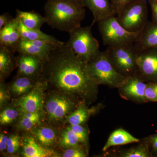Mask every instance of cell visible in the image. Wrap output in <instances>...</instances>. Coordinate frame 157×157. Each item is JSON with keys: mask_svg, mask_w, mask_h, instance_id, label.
<instances>
[{"mask_svg": "<svg viewBox=\"0 0 157 157\" xmlns=\"http://www.w3.org/2000/svg\"><path fill=\"white\" fill-rule=\"evenodd\" d=\"M42 74L68 94L87 97L98 85L89 73L87 63L73 53L66 42L51 52L44 62Z\"/></svg>", "mask_w": 157, "mask_h": 157, "instance_id": "obj_1", "label": "cell"}, {"mask_svg": "<svg viewBox=\"0 0 157 157\" xmlns=\"http://www.w3.org/2000/svg\"><path fill=\"white\" fill-rule=\"evenodd\" d=\"M84 7L66 0H47L44 6L46 23L52 28L70 33L81 26Z\"/></svg>", "mask_w": 157, "mask_h": 157, "instance_id": "obj_2", "label": "cell"}, {"mask_svg": "<svg viewBox=\"0 0 157 157\" xmlns=\"http://www.w3.org/2000/svg\"><path fill=\"white\" fill-rule=\"evenodd\" d=\"M93 25L81 26L69 33L70 37L66 45L73 53L88 63L94 59L101 52L99 42L93 36Z\"/></svg>", "mask_w": 157, "mask_h": 157, "instance_id": "obj_3", "label": "cell"}, {"mask_svg": "<svg viewBox=\"0 0 157 157\" xmlns=\"http://www.w3.org/2000/svg\"><path fill=\"white\" fill-rule=\"evenodd\" d=\"M98 23L103 44L108 47L134 44L140 33L127 30L120 23L115 15L106 17Z\"/></svg>", "mask_w": 157, "mask_h": 157, "instance_id": "obj_4", "label": "cell"}, {"mask_svg": "<svg viewBox=\"0 0 157 157\" xmlns=\"http://www.w3.org/2000/svg\"><path fill=\"white\" fill-rule=\"evenodd\" d=\"M87 68L91 77L98 84L120 87L127 78L117 71L105 51L88 62Z\"/></svg>", "mask_w": 157, "mask_h": 157, "instance_id": "obj_5", "label": "cell"}, {"mask_svg": "<svg viewBox=\"0 0 157 157\" xmlns=\"http://www.w3.org/2000/svg\"><path fill=\"white\" fill-rule=\"evenodd\" d=\"M114 67L123 76H136L137 52L134 44L117 47H107L105 50Z\"/></svg>", "mask_w": 157, "mask_h": 157, "instance_id": "obj_6", "label": "cell"}, {"mask_svg": "<svg viewBox=\"0 0 157 157\" xmlns=\"http://www.w3.org/2000/svg\"><path fill=\"white\" fill-rule=\"evenodd\" d=\"M147 0H135L124 7L117 14L120 23L127 30L139 33L148 21Z\"/></svg>", "mask_w": 157, "mask_h": 157, "instance_id": "obj_7", "label": "cell"}, {"mask_svg": "<svg viewBox=\"0 0 157 157\" xmlns=\"http://www.w3.org/2000/svg\"><path fill=\"white\" fill-rule=\"evenodd\" d=\"M75 106V103L65 94H55L46 101L45 110L48 120L57 123L72 113Z\"/></svg>", "mask_w": 157, "mask_h": 157, "instance_id": "obj_8", "label": "cell"}, {"mask_svg": "<svg viewBox=\"0 0 157 157\" xmlns=\"http://www.w3.org/2000/svg\"><path fill=\"white\" fill-rule=\"evenodd\" d=\"M136 76L143 81L157 82V48H149L137 52Z\"/></svg>", "mask_w": 157, "mask_h": 157, "instance_id": "obj_9", "label": "cell"}, {"mask_svg": "<svg viewBox=\"0 0 157 157\" xmlns=\"http://www.w3.org/2000/svg\"><path fill=\"white\" fill-rule=\"evenodd\" d=\"M58 45L46 41H29L21 39L14 48V52L38 57L45 62L51 52Z\"/></svg>", "mask_w": 157, "mask_h": 157, "instance_id": "obj_10", "label": "cell"}, {"mask_svg": "<svg viewBox=\"0 0 157 157\" xmlns=\"http://www.w3.org/2000/svg\"><path fill=\"white\" fill-rule=\"evenodd\" d=\"M42 88V83L38 82L30 92L20 98L16 103L18 110L21 113L39 112L44 103Z\"/></svg>", "mask_w": 157, "mask_h": 157, "instance_id": "obj_11", "label": "cell"}, {"mask_svg": "<svg viewBox=\"0 0 157 157\" xmlns=\"http://www.w3.org/2000/svg\"><path fill=\"white\" fill-rule=\"evenodd\" d=\"M16 58L18 76L33 78L42 73L44 62L40 58L19 52Z\"/></svg>", "mask_w": 157, "mask_h": 157, "instance_id": "obj_12", "label": "cell"}, {"mask_svg": "<svg viewBox=\"0 0 157 157\" xmlns=\"http://www.w3.org/2000/svg\"><path fill=\"white\" fill-rule=\"evenodd\" d=\"M134 45L137 52L149 48H157V22L147 21L140 31Z\"/></svg>", "mask_w": 157, "mask_h": 157, "instance_id": "obj_13", "label": "cell"}, {"mask_svg": "<svg viewBox=\"0 0 157 157\" xmlns=\"http://www.w3.org/2000/svg\"><path fill=\"white\" fill-rule=\"evenodd\" d=\"M19 21L14 17L8 24L0 29V46L7 47L14 51L20 39Z\"/></svg>", "mask_w": 157, "mask_h": 157, "instance_id": "obj_14", "label": "cell"}, {"mask_svg": "<svg viewBox=\"0 0 157 157\" xmlns=\"http://www.w3.org/2000/svg\"><path fill=\"white\" fill-rule=\"evenodd\" d=\"M147 84L141 78L136 76L127 77L120 87L123 92L129 98L138 101H146L145 91Z\"/></svg>", "mask_w": 157, "mask_h": 157, "instance_id": "obj_15", "label": "cell"}, {"mask_svg": "<svg viewBox=\"0 0 157 157\" xmlns=\"http://www.w3.org/2000/svg\"><path fill=\"white\" fill-rule=\"evenodd\" d=\"M85 7L92 13L94 19L91 25H94L101 20L115 15L113 13L110 0H84Z\"/></svg>", "mask_w": 157, "mask_h": 157, "instance_id": "obj_16", "label": "cell"}, {"mask_svg": "<svg viewBox=\"0 0 157 157\" xmlns=\"http://www.w3.org/2000/svg\"><path fill=\"white\" fill-rule=\"evenodd\" d=\"M24 26L30 29L40 30L46 23L45 17L37 11H25L17 9L16 16Z\"/></svg>", "mask_w": 157, "mask_h": 157, "instance_id": "obj_17", "label": "cell"}, {"mask_svg": "<svg viewBox=\"0 0 157 157\" xmlns=\"http://www.w3.org/2000/svg\"><path fill=\"white\" fill-rule=\"evenodd\" d=\"M15 52L12 49L0 46V74L1 78H6L17 67Z\"/></svg>", "mask_w": 157, "mask_h": 157, "instance_id": "obj_18", "label": "cell"}, {"mask_svg": "<svg viewBox=\"0 0 157 157\" xmlns=\"http://www.w3.org/2000/svg\"><path fill=\"white\" fill-rule=\"evenodd\" d=\"M52 154L53 151L39 145L33 137H28L25 138L22 147V155L24 157H49Z\"/></svg>", "mask_w": 157, "mask_h": 157, "instance_id": "obj_19", "label": "cell"}, {"mask_svg": "<svg viewBox=\"0 0 157 157\" xmlns=\"http://www.w3.org/2000/svg\"><path fill=\"white\" fill-rule=\"evenodd\" d=\"M19 29L21 39L29 41H46L59 45H62L65 43L59 41L52 36L44 33L41 30L30 29L27 28L20 22Z\"/></svg>", "mask_w": 157, "mask_h": 157, "instance_id": "obj_20", "label": "cell"}, {"mask_svg": "<svg viewBox=\"0 0 157 157\" xmlns=\"http://www.w3.org/2000/svg\"><path fill=\"white\" fill-rule=\"evenodd\" d=\"M139 140L125 130L118 129L113 132L110 135L107 143L103 147V150L106 151L111 147L136 143L139 142Z\"/></svg>", "mask_w": 157, "mask_h": 157, "instance_id": "obj_21", "label": "cell"}, {"mask_svg": "<svg viewBox=\"0 0 157 157\" xmlns=\"http://www.w3.org/2000/svg\"><path fill=\"white\" fill-rule=\"evenodd\" d=\"M33 78L27 76H18L11 86V92L16 96L26 94L33 86Z\"/></svg>", "mask_w": 157, "mask_h": 157, "instance_id": "obj_22", "label": "cell"}, {"mask_svg": "<svg viewBox=\"0 0 157 157\" xmlns=\"http://www.w3.org/2000/svg\"><path fill=\"white\" fill-rule=\"evenodd\" d=\"M37 141L43 146L48 147L53 145L56 139L54 130L48 127H42L38 129L35 133Z\"/></svg>", "mask_w": 157, "mask_h": 157, "instance_id": "obj_23", "label": "cell"}, {"mask_svg": "<svg viewBox=\"0 0 157 157\" xmlns=\"http://www.w3.org/2000/svg\"><path fill=\"white\" fill-rule=\"evenodd\" d=\"M93 111L94 109H88L82 105L68 116V122L72 125H81L87 120Z\"/></svg>", "mask_w": 157, "mask_h": 157, "instance_id": "obj_24", "label": "cell"}, {"mask_svg": "<svg viewBox=\"0 0 157 157\" xmlns=\"http://www.w3.org/2000/svg\"><path fill=\"white\" fill-rule=\"evenodd\" d=\"M21 113L23 114L20 118L18 126L24 131H29L40 121L41 115L39 112Z\"/></svg>", "mask_w": 157, "mask_h": 157, "instance_id": "obj_25", "label": "cell"}, {"mask_svg": "<svg viewBox=\"0 0 157 157\" xmlns=\"http://www.w3.org/2000/svg\"><path fill=\"white\" fill-rule=\"evenodd\" d=\"M59 143L62 147L68 148L78 146L80 143L76 134L69 126L62 132Z\"/></svg>", "mask_w": 157, "mask_h": 157, "instance_id": "obj_26", "label": "cell"}, {"mask_svg": "<svg viewBox=\"0 0 157 157\" xmlns=\"http://www.w3.org/2000/svg\"><path fill=\"white\" fill-rule=\"evenodd\" d=\"M150 152L148 145L147 144H140L136 147L128 150L124 152L121 155L123 157H149L152 156Z\"/></svg>", "mask_w": 157, "mask_h": 157, "instance_id": "obj_27", "label": "cell"}, {"mask_svg": "<svg viewBox=\"0 0 157 157\" xmlns=\"http://www.w3.org/2000/svg\"><path fill=\"white\" fill-rule=\"evenodd\" d=\"M19 113L17 109L14 108H6L1 112L0 123L5 125L13 122L18 117Z\"/></svg>", "mask_w": 157, "mask_h": 157, "instance_id": "obj_28", "label": "cell"}, {"mask_svg": "<svg viewBox=\"0 0 157 157\" xmlns=\"http://www.w3.org/2000/svg\"><path fill=\"white\" fill-rule=\"evenodd\" d=\"M20 145V137L17 135H12L8 137L7 140V151L8 153H16Z\"/></svg>", "mask_w": 157, "mask_h": 157, "instance_id": "obj_29", "label": "cell"}, {"mask_svg": "<svg viewBox=\"0 0 157 157\" xmlns=\"http://www.w3.org/2000/svg\"><path fill=\"white\" fill-rule=\"evenodd\" d=\"M145 97L147 101L157 102V82H150L147 84Z\"/></svg>", "mask_w": 157, "mask_h": 157, "instance_id": "obj_30", "label": "cell"}, {"mask_svg": "<svg viewBox=\"0 0 157 157\" xmlns=\"http://www.w3.org/2000/svg\"><path fill=\"white\" fill-rule=\"evenodd\" d=\"M70 127L76 134L80 143L86 144L87 142L88 139L87 132L86 128L82 126L81 125H70Z\"/></svg>", "mask_w": 157, "mask_h": 157, "instance_id": "obj_31", "label": "cell"}, {"mask_svg": "<svg viewBox=\"0 0 157 157\" xmlns=\"http://www.w3.org/2000/svg\"><path fill=\"white\" fill-rule=\"evenodd\" d=\"M63 157H85L86 154L85 151L78 146L70 147L64 151Z\"/></svg>", "mask_w": 157, "mask_h": 157, "instance_id": "obj_32", "label": "cell"}, {"mask_svg": "<svg viewBox=\"0 0 157 157\" xmlns=\"http://www.w3.org/2000/svg\"><path fill=\"white\" fill-rule=\"evenodd\" d=\"M135 0H110L113 13L117 15L122 9L128 4Z\"/></svg>", "mask_w": 157, "mask_h": 157, "instance_id": "obj_33", "label": "cell"}, {"mask_svg": "<svg viewBox=\"0 0 157 157\" xmlns=\"http://www.w3.org/2000/svg\"><path fill=\"white\" fill-rule=\"evenodd\" d=\"M14 18L7 12L1 14L0 16V29L9 24Z\"/></svg>", "mask_w": 157, "mask_h": 157, "instance_id": "obj_34", "label": "cell"}, {"mask_svg": "<svg viewBox=\"0 0 157 157\" xmlns=\"http://www.w3.org/2000/svg\"><path fill=\"white\" fill-rule=\"evenodd\" d=\"M3 85H1L0 90V104L1 107L6 104L9 99V94Z\"/></svg>", "mask_w": 157, "mask_h": 157, "instance_id": "obj_35", "label": "cell"}, {"mask_svg": "<svg viewBox=\"0 0 157 157\" xmlns=\"http://www.w3.org/2000/svg\"><path fill=\"white\" fill-rule=\"evenodd\" d=\"M152 13V20L157 22V0H148Z\"/></svg>", "mask_w": 157, "mask_h": 157, "instance_id": "obj_36", "label": "cell"}, {"mask_svg": "<svg viewBox=\"0 0 157 157\" xmlns=\"http://www.w3.org/2000/svg\"><path fill=\"white\" fill-rule=\"evenodd\" d=\"M8 136L5 133H2L0 135V151H3L5 150H7V140Z\"/></svg>", "mask_w": 157, "mask_h": 157, "instance_id": "obj_37", "label": "cell"}, {"mask_svg": "<svg viewBox=\"0 0 157 157\" xmlns=\"http://www.w3.org/2000/svg\"><path fill=\"white\" fill-rule=\"evenodd\" d=\"M149 143L151 145L152 150L154 152L157 153V134L150 137Z\"/></svg>", "mask_w": 157, "mask_h": 157, "instance_id": "obj_38", "label": "cell"}, {"mask_svg": "<svg viewBox=\"0 0 157 157\" xmlns=\"http://www.w3.org/2000/svg\"><path fill=\"white\" fill-rule=\"evenodd\" d=\"M66 1L74 3L76 5H79V6H82L85 7L84 0H66Z\"/></svg>", "mask_w": 157, "mask_h": 157, "instance_id": "obj_39", "label": "cell"}, {"mask_svg": "<svg viewBox=\"0 0 157 157\" xmlns=\"http://www.w3.org/2000/svg\"><path fill=\"white\" fill-rule=\"evenodd\" d=\"M147 1H148V0H147Z\"/></svg>", "mask_w": 157, "mask_h": 157, "instance_id": "obj_40", "label": "cell"}]
</instances>
